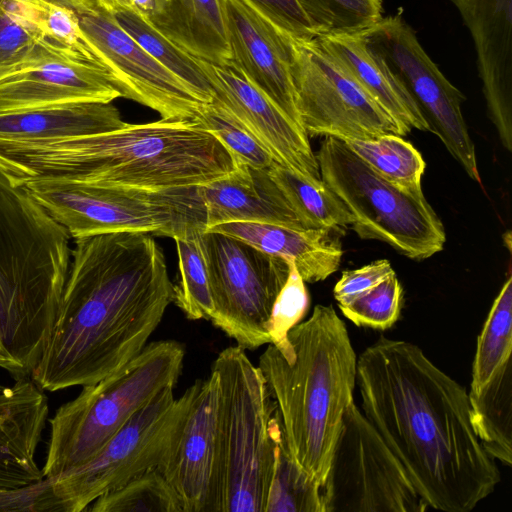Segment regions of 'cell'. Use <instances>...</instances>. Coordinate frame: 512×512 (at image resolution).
I'll use <instances>...</instances> for the list:
<instances>
[{"label": "cell", "mask_w": 512, "mask_h": 512, "mask_svg": "<svg viewBox=\"0 0 512 512\" xmlns=\"http://www.w3.org/2000/svg\"><path fill=\"white\" fill-rule=\"evenodd\" d=\"M288 261L289 275L274 301L268 322L270 343L276 347L286 343L288 332L303 320L310 306L305 281L295 263Z\"/></svg>", "instance_id": "cell-39"}, {"label": "cell", "mask_w": 512, "mask_h": 512, "mask_svg": "<svg viewBox=\"0 0 512 512\" xmlns=\"http://www.w3.org/2000/svg\"><path fill=\"white\" fill-rule=\"evenodd\" d=\"M224 13L229 64L301 127L290 72L288 33L247 0H224Z\"/></svg>", "instance_id": "cell-19"}, {"label": "cell", "mask_w": 512, "mask_h": 512, "mask_svg": "<svg viewBox=\"0 0 512 512\" xmlns=\"http://www.w3.org/2000/svg\"><path fill=\"white\" fill-rule=\"evenodd\" d=\"M288 44L296 109L308 137L371 140L408 134L316 38L288 34Z\"/></svg>", "instance_id": "cell-12"}, {"label": "cell", "mask_w": 512, "mask_h": 512, "mask_svg": "<svg viewBox=\"0 0 512 512\" xmlns=\"http://www.w3.org/2000/svg\"><path fill=\"white\" fill-rule=\"evenodd\" d=\"M257 366L291 456L323 486L344 412L354 401L357 357L344 322L332 305H316L285 344H268Z\"/></svg>", "instance_id": "cell-4"}, {"label": "cell", "mask_w": 512, "mask_h": 512, "mask_svg": "<svg viewBox=\"0 0 512 512\" xmlns=\"http://www.w3.org/2000/svg\"><path fill=\"white\" fill-rule=\"evenodd\" d=\"M364 416L429 509L468 512L500 481L471 419L468 392L417 345L380 337L357 359Z\"/></svg>", "instance_id": "cell-1"}, {"label": "cell", "mask_w": 512, "mask_h": 512, "mask_svg": "<svg viewBox=\"0 0 512 512\" xmlns=\"http://www.w3.org/2000/svg\"><path fill=\"white\" fill-rule=\"evenodd\" d=\"M268 173L304 228L346 227L353 216L321 178H309L274 161Z\"/></svg>", "instance_id": "cell-28"}, {"label": "cell", "mask_w": 512, "mask_h": 512, "mask_svg": "<svg viewBox=\"0 0 512 512\" xmlns=\"http://www.w3.org/2000/svg\"><path fill=\"white\" fill-rule=\"evenodd\" d=\"M58 1L77 12H84L88 10L95 9L97 7H100L98 5L97 0H55Z\"/></svg>", "instance_id": "cell-45"}, {"label": "cell", "mask_w": 512, "mask_h": 512, "mask_svg": "<svg viewBox=\"0 0 512 512\" xmlns=\"http://www.w3.org/2000/svg\"><path fill=\"white\" fill-rule=\"evenodd\" d=\"M468 28L488 117L512 151V0H450Z\"/></svg>", "instance_id": "cell-20"}, {"label": "cell", "mask_w": 512, "mask_h": 512, "mask_svg": "<svg viewBox=\"0 0 512 512\" xmlns=\"http://www.w3.org/2000/svg\"><path fill=\"white\" fill-rule=\"evenodd\" d=\"M232 154L194 120L129 124L109 132L0 141V173L13 186L57 179L149 190L193 187L234 168Z\"/></svg>", "instance_id": "cell-3"}, {"label": "cell", "mask_w": 512, "mask_h": 512, "mask_svg": "<svg viewBox=\"0 0 512 512\" xmlns=\"http://www.w3.org/2000/svg\"><path fill=\"white\" fill-rule=\"evenodd\" d=\"M158 3L159 0H114L115 10L120 8L133 9L146 18L155 11Z\"/></svg>", "instance_id": "cell-44"}, {"label": "cell", "mask_w": 512, "mask_h": 512, "mask_svg": "<svg viewBox=\"0 0 512 512\" xmlns=\"http://www.w3.org/2000/svg\"><path fill=\"white\" fill-rule=\"evenodd\" d=\"M218 390L221 512H265L283 429L258 366L236 345L211 366Z\"/></svg>", "instance_id": "cell-6"}, {"label": "cell", "mask_w": 512, "mask_h": 512, "mask_svg": "<svg viewBox=\"0 0 512 512\" xmlns=\"http://www.w3.org/2000/svg\"><path fill=\"white\" fill-rule=\"evenodd\" d=\"M147 19L191 55L217 65L230 63L224 0H159Z\"/></svg>", "instance_id": "cell-26"}, {"label": "cell", "mask_w": 512, "mask_h": 512, "mask_svg": "<svg viewBox=\"0 0 512 512\" xmlns=\"http://www.w3.org/2000/svg\"><path fill=\"white\" fill-rule=\"evenodd\" d=\"M315 156L321 179L348 208L361 239L385 242L413 260L443 250V223L421 187L389 181L336 137L325 136Z\"/></svg>", "instance_id": "cell-8"}, {"label": "cell", "mask_w": 512, "mask_h": 512, "mask_svg": "<svg viewBox=\"0 0 512 512\" xmlns=\"http://www.w3.org/2000/svg\"><path fill=\"white\" fill-rule=\"evenodd\" d=\"M173 301L163 250L150 233L76 239L50 338L30 377L50 392L97 383L143 350Z\"/></svg>", "instance_id": "cell-2"}, {"label": "cell", "mask_w": 512, "mask_h": 512, "mask_svg": "<svg viewBox=\"0 0 512 512\" xmlns=\"http://www.w3.org/2000/svg\"><path fill=\"white\" fill-rule=\"evenodd\" d=\"M97 2L100 7H103L111 12H114V10H115L114 0H97Z\"/></svg>", "instance_id": "cell-46"}, {"label": "cell", "mask_w": 512, "mask_h": 512, "mask_svg": "<svg viewBox=\"0 0 512 512\" xmlns=\"http://www.w3.org/2000/svg\"><path fill=\"white\" fill-rule=\"evenodd\" d=\"M206 230L242 240L259 250L292 260L305 282L323 281L341 263L342 228H297L254 222H228Z\"/></svg>", "instance_id": "cell-23"}, {"label": "cell", "mask_w": 512, "mask_h": 512, "mask_svg": "<svg viewBox=\"0 0 512 512\" xmlns=\"http://www.w3.org/2000/svg\"><path fill=\"white\" fill-rule=\"evenodd\" d=\"M174 238L178 254L179 280L174 285L173 303L189 320H211L213 302L207 265L199 233Z\"/></svg>", "instance_id": "cell-34"}, {"label": "cell", "mask_w": 512, "mask_h": 512, "mask_svg": "<svg viewBox=\"0 0 512 512\" xmlns=\"http://www.w3.org/2000/svg\"><path fill=\"white\" fill-rule=\"evenodd\" d=\"M381 176L408 188L421 187L425 161L402 136L386 134L371 140H343Z\"/></svg>", "instance_id": "cell-33"}, {"label": "cell", "mask_w": 512, "mask_h": 512, "mask_svg": "<svg viewBox=\"0 0 512 512\" xmlns=\"http://www.w3.org/2000/svg\"><path fill=\"white\" fill-rule=\"evenodd\" d=\"M48 414V398L30 376L0 383V489L44 478L36 452Z\"/></svg>", "instance_id": "cell-21"}, {"label": "cell", "mask_w": 512, "mask_h": 512, "mask_svg": "<svg viewBox=\"0 0 512 512\" xmlns=\"http://www.w3.org/2000/svg\"><path fill=\"white\" fill-rule=\"evenodd\" d=\"M392 273L394 270L387 259L376 260L360 268L343 271L341 278L334 286V298L337 303L343 302Z\"/></svg>", "instance_id": "cell-43"}, {"label": "cell", "mask_w": 512, "mask_h": 512, "mask_svg": "<svg viewBox=\"0 0 512 512\" xmlns=\"http://www.w3.org/2000/svg\"><path fill=\"white\" fill-rule=\"evenodd\" d=\"M322 493L325 512L429 509L400 461L354 401L344 412Z\"/></svg>", "instance_id": "cell-13"}, {"label": "cell", "mask_w": 512, "mask_h": 512, "mask_svg": "<svg viewBox=\"0 0 512 512\" xmlns=\"http://www.w3.org/2000/svg\"><path fill=\"white\" fill-rule=\"evenodd\" d=\"M265 512H325L322 486L295 462L283 432L277 442Z\"/></svg>", "instance_id": "cell-31"}, {"label": "cell", "mask_w": 512, "mask_h": 512, "mask_svg": "<svg viewBox=\"0 0 512 512\" xmlns=\"http://www.w3.org/2000/svg\"><path fill=\"white\" fill-rule=\"evenodd\" d=\"M161 472L176 491L183 512H221L218 390L213 372L191 386Z\"/></svg>", "instance_id": "cell-17"}, {"label": "cell", "mask_w": 512, "mask_h": 512, "mask_svg": "<svg viewBox=\"0 0 512 512\" xmlns=\"http://www.w3.org/2000/svg\"><path fill=\"white\" fill-rule=\"evenodd\" d=\"M16 1L24 17L45 39L98 63L76 10L55 0Z\"/></svg>", "instance_id": "cell-37"}, {"label": "cell", "mask_w": 512, "mask_h": 512, "mask_svg": "<svg viewBox=\"0 0 512 512\" xmlns=\"http://www.w3.org/2000/svg\"><path fill=\"white\" fill-rule=\"evenodd\" d=\"M70 238L24 187L0 173V332L18 377L30 376L50 338Z\"/></svg>", "instance_id": "cell-5"}, {"label": "cell", "mask_w": 512, "mask_h": 512, "mask_svg": "<svg viewBox=\"0 0 512 512\" xmlns=\"http://www.w3.org/2000/svg\"><path fill=\"white\" fill-rule=\"evenodd\" d=\"M191 389L176 398L167 387L139 410L84 464L48 478L64 512H81L135 476L164 466Z\"/></svg>", "instance_id": "cell-10"}, {"label": "cell", "mask_w": 512, "mask_h": 512, "mask_svg": "<svg viewBox=\"0 0 512 512\" xmlns=\"http://www.w3.org/2000/svg\"><path fill=\"white\" fill-rule=\"evenodd\" d=\"M247 1L289 35L304 39L316 37V33L296 0Z\"/></svg>", "instance_id": "cell-42"}, {"label": "cell", "mask_w": 512, "mask_h": 512, "mask_svg": "<svg viewBox=\"0 0 512 512\" xmlns=\"http://www.w3.org/2000/svg\"><path fill=\"white\" fill-rule=\"evenodd\" d=\"M7 0H0V10L3 7V5L6 3Z\"/></svg>", "instance_id": "cell-48"}, {"label": "cell", "mask_w": 512, "mask_h": 512, "mask_svg": "<svg viewBox=\"0 0 512 512\" xmlns=\"http://www.w3.org/2000/svg\"><path fill=\"white\" fill-rule=\"evenodd\" d=\"M471 419L484 449L502 464H512V361L484 386L468 392Z\"/></svg>", "instance_id": "cell-27"}, {"label": "cell", "mask_w": 512, "mask_h": 512, "mask_svg": "<svg viewBox=\"0 0 512 512\" xmlns=\"http://www.w3.org/2000/svg\"><path fill=\"white\" fill-rule=\"evenodd\" d=\"M113 14L119 25L157 62L186 83L206 103L212 101L214 90L201 59L167 39L137 11L120 8Z\"/></svg>", "instance_id": "cell-29"}, {"label": "cell", "mask_w": 512, "mask_h": 512, "mask_svg": "<svg viewBox=\"0 0 512 512\" xmlns=\"http://www.w3.org/2000/svg\"><path fill=\"white\" fill-rule=\"evenodd\" d=\"M318 42L346 69L361 88L408 133L430 132L417 103L388 62L364 33L321 35Z\"/></svg>", "instance_id": "cell-24"}, {"label": "cell", "mask_w": 512, "mask_h": 512, "mask_svg": "<svg viewBox=\"0 0 512 512\" xmlns=\"http://www.w3.org/2000/svg\"><path fill=\"white\" fill-rule=\"evenodd\" d=\"M127 123L111 102H79L0 115L1 142H32L93 135Z\"/></svg>", "instance_id": "cell-25"}, {"label": "cell", "mask_w": 512, "mask_h": 512, "mask_svg": "<svg viewBox=\"0 0 512 512\" xmlns=\"http://www.w3.org/2000/svg\"><path fill=\"white\" fill-rule=\"evenodd\" d=\"M316 36L361 34L383 16L382 0H296Z\"/></svg>", "instance_id": "cell-35"}, {"label": "cell", "mask_w": 512, "mask_h": 512, "mask_svg": "<svg viewBox=\"0 0 512 512\" xmlns=\"http://www.w3.org/2000/svg\"><path fill=\"white\" fill-rule=\"evenodd\" d=\"M511 353L512 277L509 274L478 336L470 391L480 389L512 361Z\"/></svg>", "instance_id": "cell-30"}, {"label": "cell", "mask_w": 512, "mask_h": 512, "mask_svg": "<svg viewBox=\"0 0 512 512\" xmlns=\"http://www.w3.org/2000/svg\"><path fill=\"white\" fill-rule=\"evenodd\" d=\"M202 65L213 87V98L247 128L276 162L306 177L321 178L309 137L299 125L233 65L204 60Z\"/></svg>", "instance_id": "cell-18"}, {"label": "cell", "mask_w": 512, "mask_h": 512, "mask_svg": "<svg viewBox=\"0 0 512 512\" xmlns=\"http://www.w3.org/2000/svg\"><path fill=\"white\" fill-rule=\"evenodd\" d=\"M119 97L103 66L47 39L24 60L0 71V115Z\"/></svg>", "instance_id": "cell-16"}, {"label": "cell", "mask_w": 512, "mask_h": 512, "mask_svg": "<svg viewBox=\"0 0 512 512\" xmlns=\"http://www.w3.org/2000/svg\"><path fill=\"white\" fill-rule=\"evenodd\" d=\"M403 289L395 274L338 303L342 314L357 326L386 330L399 319Z\"/></svg>", "instance_id": "cell-38"}, {"label": "cell", "mask_w": 512, "mask_h": 512, "mask_svg": "<svg viewBox=\"0 0 512 512\" xmlns=\"http://www.w3.org/2000/svg\"><path fill=\"white\" fill-rule=\"evenodd\" d=\"M45 38L24 17L16 0H7L0 10V71L28 57Z\"/></svg>", "instance_id": "cell-40"}, {"label": "cell", "mask_w": 512, "mask_h": 512, "mask_svg": "<svg viewBox=\"0 0 512 512\" xmlns=\"http://www.w3.org/2000/svg\"><path fill=\"white\" fill-rule=\"evenodd\" d=\"M211 133L232 154L234 161L253 168H268L275 160L271 153L217 99L204 104L193 119Z\"/></svg>", "instance_id": "cell-36"}, {"label": "cell", "mask_w": 512, "mask_h": 512, "mask_svg": "<svg viewBox=\"0 0 512 512\" xmlns=\"http://www.w3.org/2000/svg\"><path fill=\"white\" fill-rule=\"evenodd\" d=\"M77 13L98 63L110 73L121 97L155 110L161 119H194L206 102L144 50L113 12L97 7Z\"/></svg>", "instance_id": "cell-15"}, {"label": "cell", "mask_w": 512, "mask_h": 512, "mask_svg": "<svg viewBox=\"0 0 512 512\" xmlns=\"http://www.w3.org/2000/svg\"><path fill=\"white\" fill-rule=\"evenodd\" d=\"M22 187L74 240L125 231L174 239L206 229L198 186L149 190L36 179Z\"/></svg>", "instance_id": "cell-9"}, {"label": "cell", "mask_w": 512, "mask_h": 512, "mask_svg": "<svg viewBox=\"0 0 512 512\" xmlns=\"http://www.w3.org/2000/svg\"><path fill=\"white\" fill-rule=\"evenodd\" d=\"M402 80L433 132L467 175L480 182L475 146L461 110L465 96L440 71L400 15L383 17L364 32Z\"/></svg>", "instance_id": "cell-14"}, {"label": "cell", "mask_w": 512, "mask_h": 512, "mask_svg": "<svg viewBox=\"0 0 512 512\" xmlns=\"http://www.w3.org/2000/svg\"><path fill=\"white\" fill-rule=\"evenodd\" d=\"M213 302L212 324L243 349L270 343L268 322L289 261L219 232L199 233Z\"/></svg>", "instance_id": "cell-11"}, {"label": "cell", "mask_w": 512, "mask_h": 512, "mask_svg": "<svg viewBox=\"0 0 512 512\" xmlns=\"http://www.w3.org/2000/svg\"><path fill=\"white\" fill-rule=\"evenodd\" d=\"M198 189L205 206L206 229L228 222L304 228L267 168L235 161L231 171Z\"/></svg>", "instance_id": "cell-22"}, {"label": "cell", "mask_w": 512, "mask_h": 512, "mask_svg": "<svg viewBox=\"0 0 512 512\" xmlns=\"http://www.w3.org/2000/svg\"><path fill=\"white\" fill-rule=\"evenodd\" d=\"M503 240H504V244L507 245L508 247V250L511 251V232L510 231H507L504 235H503Z\"/></svg>", "instance_id": "cell-47"}, {"label": "cell", "mask_w": 512, "mask_h": 512, "mask_svg": "<svg viewBox=\"0 0 512 512\" xmlns=\"http://www.w3.org/2000/svg\"><path fill=\"white\" fill-rule=\"evenodd\" d=\"M91 512H183L180 499L157 468L141 473L97 498Z\"/></svg>", "instance_id": "cell-32"}, {"label": "cell", "mask_w": 512, "mask_h": 512, "mask_svg": "<svg viewBox=\"0 0 512 512\" xmlns=\"http://www.w3.org/2000/svg\"><path fill=\"white\" fill-rule=\"evenodd\" d=\"M185 346L165 339L148 343L116 372L82 387L49 419L50 437L41 468L44 478L80 466L146 404L182 373Z\"/></svg>", "instance_id": "cell-7"}, {"label": "cell", "mask_w": 512, "mask_h": 512, "mask_svg": "<svg viewBox=\"0 0 512 512\" xmlns=\"http://www.w3.org/2000/svg\"><path fill=\"white\" fill-rule=\"evenodd\" d=\"M0 511H63L51 482L43 478L19 488L0 489Z\"/></svg>", "instance_id": "cell-41"}]
</instances>
